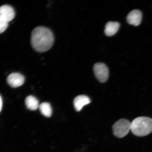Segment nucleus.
Segmentation results:
<instances>
[{
  "label": "nucleus",
  "mask_w": 152,
  "mask_h": 152,
  "mask_svg": "<svg viewBox=\"0 0 152 152\" xmlns=\"http://www.w3.org/2000/svg\"><path fill=\"white\" fill-rule=\"evenodd\" d=\"M8 22L0 18V34L3 33L8 27Z\"/></svg>",
  "instance_id": "nucleus-12"
},
{
  "label": "nucleus",
  "mask_w": 152,
  "mask_h": 152,
  "mask_svg": "<svg viewBox=\"0 0 152 152\" xmlns=\"http://www.w3.org/2000/svg\"><path fill=\"white\" fill-rule=\"evenodd\" d=\"M90 102V98L88 96L81 95L75 98L74 100V105L76 111L79 112L81 111L83 106Z\"/></svg>",
  "instance_id": "nucleus-8"
},
{
  "label": "nucleus",
  "mask_w": 152,
  "mask_h": 152,
  "mask_svg": "<svg viewBox=\"0 0 152 152\" xmlns=\"http://www.w3.org/2000/svg\"><path fill=\"white\" fill-rule=\"evenodd\" d=\"M7 81L11 87L16 88L20 87L23 84L25 81V77L20 73H12L7 77Z\"/></svg>",
  "instance_id": "nucleus-6"
},
{
  "label": "nucleus",
  "mask_w": 152,
  "mask_h": 152,
  "mask_svg": "<svg viewBox=\"0 0 152 152\" xmlns=\"http://www.w3.org/2000/svg\"><path fill=\"white\" fill-rule=\"evenodd\" d=\"M142 14L138 10H134L129 13L127 17V20L129 24L137 26L140 24Z\"/></svg>",
  "instance_id": "nucleus-7"
},
{
  "label": "nucleus",
  "mask_w": 152,
  "mask_h": 152,
  "mask_svg": "<svg viewBox=\"0 0 152 152\" xmlns=\"http://www.w3.org/2000/svg\"><path fill=\"white\" fill-rule=\"evenodd\" d=\"M94 71L96 78L100 82L105 83L109 77V70L107 66L102 63H98L94 64Z\"/></svg>",
  "instance_id": "nucleus-4"
},
{
  "label": "nucleus",
  "mask_w": 152,
  "mask_h": 152,
  "mask_svg": "<svg viewBox=\"0 0 152 152\" xmlns=\"http://www.w3.org/2000/svg\"><path fill=\"white\" fill-rule=\"evenodd\" d=\"M3 102L1 96H0V112H1L2 108Z\"/></svg>",
  "instance_id": "nucleus-13"
},
{
  "label": "nucleus",
  "mask_w": 152,
  "mask_h": 152,
  "mask_svg": "<svg viewBox=\"0 0 152 152\" xmlns=\"http://www.w3.org/2000/svg\"><path fill=\"white\" fill-rule=\"evenodd\" d=\"M15 13L14 9L11 6L4 5L0 7V18L7 22L15 18Z\"/></svg>",
  "instance_id": "nucleus-5"
},
{
  "label": "nucleus",
  "mask_w": 152,
  "mask_h": 152,
  "mask_svg": "<svg viewBox=\"0 0 152 152\" xmlns=\"http://www.w3.org/2000/svg\"><path fill=\"white\" fill-rule=\"evenodd\" d=\"M131 130L136 136L148 135L152 132V119L145 117L137 118L131 123Z\"/></svg>",
  "instance_id": "nucleus-2"
},
{
  "label": "nucleus",
  "mask_w": 152,
  "mask_h": 152,
  "mask_svg": "<svg viewBox=\"0 0 152 152\" xmlns=\"http://www.w3.org/2000/svg\"><path fill=\"white\" fill-rule=\"evenodd\" d=\"M131 123L128 120L121 119L114 124L113 126L114 134L121 138L126 136L131 130Z\"/></svg>",
  "instance_id": "nucleus-3"
},
{
  "label": "nucleus",
  "mask_w": 152,
  "mask_h": 152,
  "mask_svg": "<svg viewBox=\"0 0 152 152\" xmlns=\"http://www.w3.org/2000/svg\"><path fill=\"white\" fill-rule=\"evenodd\" d=\"M25 103L28 109L33 111L37 110L39 107V101L32 96H28L26 98Z\"/></svg>",
  "instance_id": "nucleus-10"
},
{
  "label": "nucleus",
  "mask_w": 152,
  "mask_h": 152,
  "mask_svg": "<svg viewBox=\"0 0 152 152\" xmlns=\"http://www.w3.org/2000/svg\"><path fill=\"white\" fill-rule=\"evenodd\" d=\"M54 40L52 32L47 28L38 26L32 32L31 45L37 52L42 53L48 50L52 46Z\"/></svg>",
  "instance_id": "nucleus-1"
},
{
  "label": "nucleus",
  "mask_w": 152,
  "mask_h": 152,
  "mask_svg": "<svg viewBox=\"0 0 152 152\" xmlns=\"http://www.w3.org/2000/svg\"><path fill=\"white\" fill-rule=\"evenodd\" d=\"M120 24L117 22H109L105 26L104 33L107 37H112L118 31Z\"/></svg>",
  "instance_id": "nucleus-9"
},
{
  "label": "nucleus",
  "mask_w": 152,
  "mask_h": 152,
  "mask_svg": "<svg viewBox=\"0 0 152 152\" xmlns=\"http://www.w3.org/2000/svg\"><path fill=\"white\" fill-rule=\"evenodd\" d=\"M39 109L43 115L47 117H50L52 113V109L50 104L48 102H43L39 104Z\"/></svg>",
  "instance_id": "nucleus-11"
}]
</instances>
